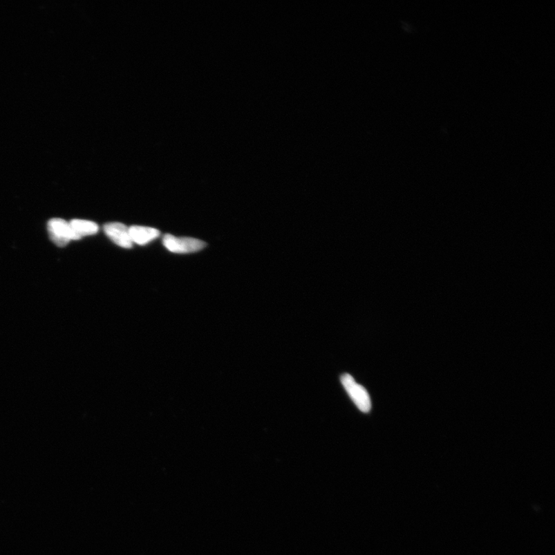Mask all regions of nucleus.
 <instances>
[{
  "instance_id": "obj_1",
  "label": "nucleus",
  "mask_w": 555,
  "mask_h": 555,
  "mask_svg": "<svg viewBox=\"0 0 555 555\" xmlns=\"http://www.w3.org/2000/svg\"><path fill=\"white\" fill-rule=\"evenodd\" d=\"M341 382L359 411L364 413L370 412L372 406L371 399L365 388L358 384L349 374H344L341 377Z\"/></svg>"
},
{
  "instance_id": "obj_6",
  "label": "nucleus",
  "mask_w": 555,
  "mask_h": 555,
  "mask_svg": "<svg viewBox=\"0 0 555 555\" xmlns=\"http://www.w3.org/2000/svg\"><path fill=\"white\" fill-rule=\"evenodd\" d=\"M70 225L78 240L84 236L95 235L99 230V227L96 223L86 220H72Z\"/></svg>"
},
{
  "instance_id": "obj_4",
  "label": "nucleus",
  "mask_w": 555,
  "mask_h": 555,
  "mask_svg": "<svg viewBox=\"0 0 555 555\" xmlns=\"http://www.w3.org/2000/svg\"><path fill=\"white\" fill-rule=\"evenodd\" d=\"M106 235L113 243L124 249H131L133 243L130 236L129 228L119 223H109L104 227Z\"/></svg>"
},
{
  "instance_id": "obj_3",
  "label": "nucleus",
  "mask_w": 555,
  "mask_h": 555,
  "mask_svg": "<svg viewBox=\"0 0 555 555\" xmlns=\"http://www.w3.org/2000/svg\"><path fill=\"white\" fill-rule=\"evenodd\" d=\"M163 244L167 250L173 253H191L203 250L206 244L203 241L193 238H178L166 235Z\"/></svg>"
},
{
  "instance_id": "obj_5",
  "label": "nucleus",
  "mask_w": 555,
  "mask_h": 555,
  "mask_svg": "<svg viewBox=\"0 0 555 555\" xmlns=\"http://www.w3.org/2000/svg\"><path fill=\"white\" fill-rule=\"evenodd\" d=\"M132 243L144 245L160 236V232L153 228L144 226H131L129 228Z\"/></svg>"
},
{
  "instance_id": "obj_2",
  "label": "nucleus",
  "mask_w": 555,
  "mask_h": 555,
  "mask_svg": "<svg viewBox=\"0 0 555 555\" xmlns=\"http://www.w3.org/2000/svg\"><path fill=\"white\" fill-rule=\"evenodd\" d=\"M48 232L53 243L59 247H64L70 241L78 240L70 223L62 218H53L48 223Z\"/></svg>"
}]
</instances>
